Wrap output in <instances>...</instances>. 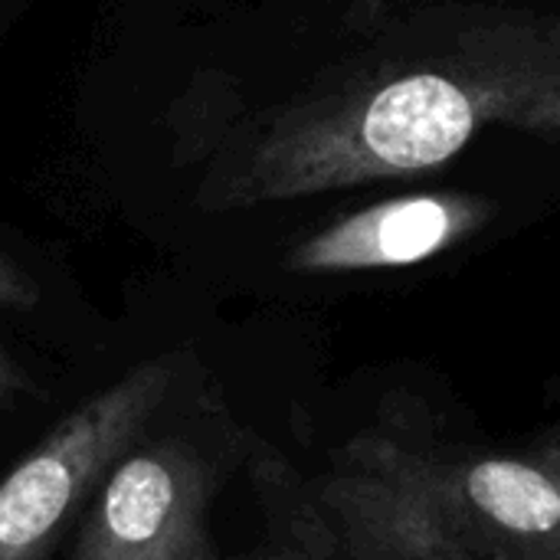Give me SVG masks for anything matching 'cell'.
<instances>
[{"label":"cell","instance_id":"6da1fadb","mask_svg":"<svg viewBox=\"0 0 560 560\" xmlns=\"http://www.w3.org/2000/svg\"><path fill=\"white\" fill-rule=\"evenodd\" d=\"M489 125L560 138V20H466L433 52L364 62L233 115H197L194 203L230 213L423 174Z\"/></svg>","mask_w":560,"mask_h":560},{"label":"cell","instance_id":"3957f363","mask_svg":"<svg viewBox=\"0 0 560 560\" xmlns=\"http://www.w3.org/2000/svg\"><path fill=\"white\" fill-rule=\"evenodd\" d=\"M171 364L151 358L69 410L0 479V560H49L89 495L144 436L171 394Z\"/></svg>","mask_w":560,"mask_h":560},{"label":"cell","instance_id":"5b68a950","mask_svg":"<svg viewBox=\"0 0 560 560\" xmlns=\"http://www.w3.org/2000/svg\"><path fill=\"white\" fill-rule=\"evenodd\" d=\"M492 213L495 207L472 194H413L381 200L305 236L292 246L285 266L302 276L417 266L479 233Z\"/></svg>","mask_w":560,"mask_h":560},{"label":"cell","instance_id":"52a82bcc","mask_svg":"<svg viewBox=\"0 0 560 560\" xmlns=\"http://www.w3.org/2000/svg\"><path fill=\"white\" fill-rule=\"evenodd\" d=\"M30 390H33L30 377L16 368V361L0 345V407H16Z\"/></svg>","mask_w":560,"mask_h":560},{"label":"cell","instance_id":"9c48e42d","mask_svg":"<svg viewBox=\"0 0 560 560\" xmlns=\"http://www.w3.org/2000/svg\"><path fill=\"white\" fill-rule=\"evenodd\" d=\"M548 560H560V535L551 541V548H548Z\"/></svg>","mask_w":560,"mask_h":560},{"label":"cell","instance_id":"8992f818","mask_svg":"<svg viewBox=\"0 0 560 560\" xmlns=\"http://www.w3.org/2000/svg\"><path fill=\"white\" fill-rule=\"evenodd\" d=\"M36 305H39V285H36V279L0 246V308L30 312Z\"/></svg>","mask_w":560,"mask_h":560},{"label":"cell","instance_id":"277c9868","mask_svg":"<svg viewBox=\"0 0 560 560\" xmlns=\"http://www.w3.org/2000/svg\"><path fill=\"white\" fill-rule=\"evenodd\" d=\"M213 486L194 443H135L98 486L69 560H220L207 528Z\"/></svg>","mask_w":560,"mask_h":560},{"label":"cell","instance_id":"7a4b0ae2","mask_svg":"<svg viewBox=\"0 0 560 560\" xmlns=\"http://www.w3.org/2000/svg\"><path fill=\"white\" fill-rule=\"evenodd\" d=\"M246 459L285 548L308 560H492L456 525L420 450L400 436H354L318 479H299L259 443Z\"/></svg>","mask_w":560,"mask_h":560},{"label":"cell","instance_id":"ba28073f","mask_svg":"<svg viewBox=\"0 0 560 560\" xmlns=\"http://www.w3.org/2000/svg\"><path fill=\"white\" fill-rule=\"evenodd\" d=\"M220 560H308L299 551H289V548H279V551H266V555H243V558H220Z\"/></svg>","mask_w":560,"mask_h":560}]
</instances>
